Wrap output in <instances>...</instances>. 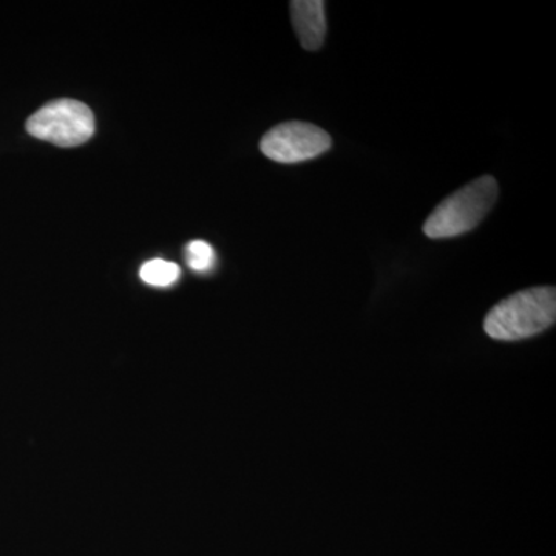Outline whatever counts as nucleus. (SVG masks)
Wrapping results in <instances>:
<instances>
[{
	"instance_id": "obj_1",
	"label": "nucleus",
	"mask_w": 556,
	"mask_h": 556,
	"mask_svg": "<svg viewBox=\"0 0 556 556\" xmlns=\"http://www.w3.org/2000/svg\"><path fill=\"white\" fill-rule=\"evenodd\" d=\"M555 288L526 289L497 303L486 314V336L504 342L533 338L555 324Z\"/></svg>"
},
{
	"instance_id": "obj_7",
	"label": "nucleus",
	"mask_w": 556,
	"mask_h": 556,
	"mask_svg": "<svg viewBox=\"0 0 556 556\" xmlns=\"http://www.w3.org/2000/svg\"><path fill=\"white\" fill-rule=\"evenodd\" d=\"M185 254L189 268L200 274L214 269L215 262H217L214 248L203 240L190 241L185 249Z\"/></svg>"
},
{
	"instance_id": "obj_4",
	"label": "nucleus",
	"mask_w": 556,
	"mask_h": 556,
	"mask_svg": "<svg viewBox=\"0 0 556 556\" xmlns=\"http://www.w3.org/2000/svg\"><path fill=\"white\" fill-rule=\"evenodd\" d=\"M332 139L327 131L309 123L278 124L260 141L263 155L277 163L294 164L317 159L331 149Z\"/></svg>"
},
{
	"instance_id": "obj_5",
	"label": "nucleus",
	"mask_w": 556,
	"mask_h": 556,
	"mask_svg": "<svg viewBox=\"0 0 556 556\" xmlns=\"http://www.w3.org/2000/svg\"><path fill=\"white\" fill-rule=\"evenodd\" d=\"M291 16L300 46L316 51L324 46L327 36V16L321 0H294L291 2Z\"/></svg>"
},
{
	"instance_id": "obj_2",
	"label": "nucleus",
	"mask_w": 556,
	"mask_h": 556,
	"mask_svg": "<svg viewBox=\"0 0 556 556\" xmlns=\"http://www.w3.org/2000/svg\"><path fill=\"white\" fill-rule=\"evenodd\" d=\"M497 193L496 179L489 175L468 182L438 204L424 225V233L430 239H452L470 232L495 206Z\"/></svg>"
},
{
	"instance_id": "obj_6",
	"label": "nucleus",
	"mask_w": 556,
	"mask_h": 556,
	"mask_svg": "<svg viewBox=\"0 0 556 556\" xmlns=\"http://www.w3.org/2000/svg\"><path fill=\"white\" fill-rule=\"evenodd\" d=\"M179 276H181V269L178 265L161 258L150 260L139 270V277L144 283L159 288L170 287L178 280Z\"/></svg>"
},
{
	"instance_id": "obj_3",
	"label": "nucleus",
	"mask_w": 556,
	"mask_h": 556,
	"mask_svg": "<svg viewBox=\"0 0 556 556\" xmlns=\"http://www.w3.org/2000/svg\"><path fill=\"white\" fill-rule=\"evenodd\" d=\"M27 131L40 141L76 148L93 137L94 115L84 102L58 100L43 105L28 118Z\"/></svg>"
}]
</instances>
